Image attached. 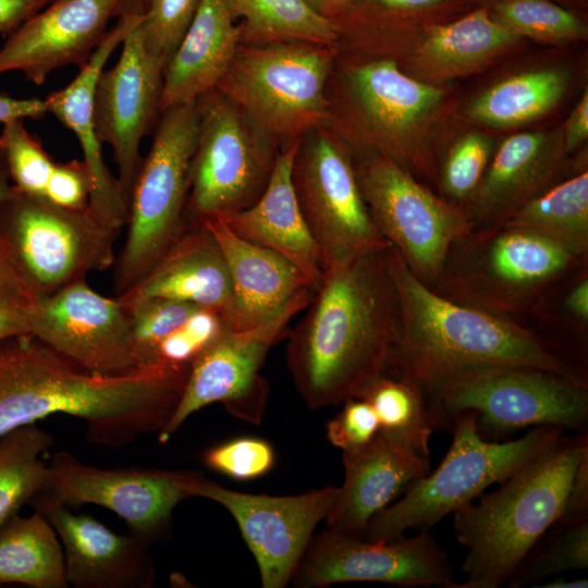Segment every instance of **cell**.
Returning <instances> with one entry per match:
<instances>
[{
    "instance_id": "obj_26",
    "label": "cell",
    "mask_w": 588,
    "mask_h": 588,
    "mask_svg": "<svg viewBox=\"0 0 588 588\" xmlns=\"http://www.w3.org/2000/svg\"><path fill=\"white\" fill-rule=\"evenodd\" d=\"M198 224L212 233L225 258L236 330L256 327L301 296L315 293L303 273L285 257L237 236L221 219L213 217Z\"/></svg>"
},
{
    "instance_id": "obj_53",
    "label": "cell",
    "mask_w": 588,
    "mask_h": 588,
    "mask_svg": "<svg viewBox=\"0 0 588 588\" xmlns=\"http://www.w3.org/2000/svg\"><path fill=\"white\" fill-rule=\"evenodd\" d=\"M314 12L327 17H330L338 12L346 9L351 0H303Z\"/></svg>"
},
{
    "instance_id": "obj_27",
    "label": "cell",
    "mask_w": 588,
    "mask_h": 588,
    "mask_svg": "<svg viewBox=\"0 0 588 588\" xmlns=\"http://www.w3.org/2000/svg\"><path fill=\"white\" fill-rule=\"evenodd\" d=\"M233 20L225 0H200L164 68L160 112L217 89L238 50L242 28Z\"/></svg>"
},
{
    "instance_id": "obj_7",
    "label": "cell",
    "mask_w": 588,
    "mask_h": 588,
    "mask_svg": "<svg viewBox=\"0 0 588 588\" xmlns=\"http://www.w3.org/2000/svg\"><path fill=\"white\" fill-rule=\"evenodd\" d=\"M451 427L453 440L440 465L412 481L397 502L376 513L365 529V539L389 540L409 528L429 531L488 487L504 481L565 432L558 427L537 426L515 440L488 441L479 434L473 412L455 416Z\"/></svg>"
},
{
    "instance_id": "obj_9",
    "label": "cell",
    "mask_w": 588,
    "mask_h": 588,
    "mask_svg": "<svg viewBox=\"0 0 588 588\" xmlns=\"http://www.w3.org/2000/svg\"><path fill=\"white\" fill-rule=\"evenodd\" d=\"M118 233L89 207L64 208L14 186L0 203V242L37 299L112 267Z\"/></svg>"
},
{
    "instance_id": "obj_48",
    "label": "cell",
    "mask_w": 588,
    "mask_h": 588,
    "mask_svg": "<svg viewBox=\"0 0 588 588\" xmlns=\"http://www.w3.org/2000/svg\"><path fill=\"white\" fill-rule=\"evenodd\" d=\"M583 522H588V448L579 457L562 511L554 525H574Z\"/></svg>"
},
{
    "instance_id": "obj_20",
    "label": "cell",
    "mask_w": 588,
    "mask_h": 588,
    "mask_svg": "<svg viewBox=\"0 0 588 588\" xmlns=\"http://www.w3.org/2000/svg\"><path fill=\"white\" fill-rule=\"evenodd\" d=\"M122 0H52L23 22L0 48V74L22 72L40 86L57 69L82 68L103 38Z\"/></svg>"
},
{
    "instance_id": "obj_38",
    "label": "cell",
    "mask_w": 588,
    "mask_h": 588,
    "mask_svg": "<svg viewBox=\"0 0 588 588\" xmlns=\"http://www.w3.org/2000/svg\"><path fill=\"white\" fill-rule=\"evenodd\" d=\"M117 297L128 315L136 353L142 366L157 363L155 357L159 344L201 308L192 303L168 298L126 294Z\"/></svg>"
},
{
    "instance_id": "obj_2",
    "label": "cell",
    "mask_w": 588,
    "mask_h": 588,
    "mask_svg": "<svg viewBox=\"0 0 588 588\" xmlns=\"http://www.w3.org/2000/svg\"><path fill=\"white\" fill-rule=\"evenodd\" d=\"M306 308L286 363L311 409L356 397L387 375L400 328L389 247L328 265Z\"/></svg>"
},
{
    "instance_id": "obj_23",
    "label": "cell",
    "mask_w": 588,
    "mask_h": 588,
    "mask_svg": "<svg viewBox=\"0 0 588 588\" xmlns=\"http://www.w3.org/2000/svg\"><path fill=\"white\" fill-rule=\"evenodd\" d=\"M301 137L277 155L268 184L249 207L221 219L237 236L291 261L316 292L326 265L301 211L292 183V164Z\"/></svg>"
},
{
    "instance_id": "obj_45",
    "label": "cell",
    "mask_w": 588,
    "mask_h": 588,
    "mask_svg": "<svg viewBox=\"0 0 588 588\" xmlns=\"http://www.w3.org/2000/svg\"><path fill=\"white\" fill-rule=\"evenodd\" d=\"M36 296L0 242V341L29 333Z\"/></svg>"
},
{
    "instance_id": "obj_40",
    "label": "cell",
    "mask_w": 588,
    "mask_h": 588,
    "mask_svg": "<svg viewBox=\"0 0 588 588\" xmlns=\"http://www.w3.org/2000/svg\"><path fill=\"white\" fill-rule=\"evenodd\" d=\"M495 10V20L518 36L558 42L586 33L577 16L547 0H503Z\"/></svg>"
},
{
    "instance_id": "obj_32",
    "label": "cell",
    "mask_w": 588,
    "mask_h": 588,
    "mask_svg": "<svg viewBox=\"0 0 588 588\" xmlns=\"http://www.w3.org/2000/svg\"><path fill=\"white\" fill-rule=\"evenodd\" d=\"M518 37L486 10H478L432 27L420 48V61L437 74L454 75L478 65Z\"/></svg>"
},
{
    "instance_id": "obj_21",
    "label": "cell",
    "mask_w": 588,
    "mask_h": 588,
    "mask_svg": "<svg viewBox=\"0 0 588 588\" xmlns=\"http://www.w3.org/2000/svg\"><path fill=\"white\" fill-rule=\"evenodd\" d=\"M53 527L63 551L68 585L77 588H150L156 567L149 544L118 535L86 514L37 494L29 502Z\"/></svg>"
},
{
    "instance_id": "obj_44",
    "label": "cell",
    "mask_w": 588,
    "mask_h": 588,
    "mask_svg": "<svg viewBox=\"0 0 588 588\" xmlns=\"http://www.w3.org/2000/svg\"><path fill=\"white\" fill-rule=\"evenodd\" d=\"M228 327L215 310L201 307L167 336L156 351V362L191 365Z\"/></svg>"
},
{
    "instance_id": "obj_35",
    "label": "cell",
    "mask_w": 588,
    "mask_h": 588,
    "mask_svg": "<svg viewBox=\"0 0 588 588\" xmlns=\"http://www.w3.org/2000/svg\"><path fill=\"white\" fill-rule=\"evenodd\" d=\"M53 445L52 434L37 422L0 439V530L42 489L47 463L41 456Z\"/></svg>"
},
{
    "instance_id": "obj_51",
    "label": "cell",
    "mask_w": 588,
    "mask_h": 588,
    "mask_svg": "<svg viewBox=\"0 0 588 588\" xmlns=\"http://www.w3.org/2000/svg\"><path fill=\"white\" fill-rule=\"evenodd\" d=\"M588 136V95L587 91L573 111L566 128L565 148L571 150Z\"/></svg>"
},
{
    "instance_id": "obj_25",
    "label": "cell",
    "mask_w": 588,
    "mask_h": 588,
    "mask_svg": "<svg viewBox=\"0 0 588 588\" xmlns=\"http://www.w3.org/2000/svg\"><path fill=\"white\" fill-rule=\"evenodd\" d=\"M123 294L206 307L219 314L228 329L236 330L226 261L216 237L203 224H187L151 270Z\"/></svg>"
},
{
    "instance_id": "obj_54",
    "label": "cell",
    "mask_w": 588,
    "mask_h": 588,
    "mask_svg": "<svg viewBox=\"0 0 588 588\" xmlns=\"http://www.w3.org/2000/svg\"><path fill=\"white\" fill-rule=\"evenodd\" d=\"M534 588H587L588 579L587 578H575L567 579L564 577L554 578L544 584H536Z\"/></svg>"
},
{
    "instance_id": "obj_13",
    "label": "cell",
    "mask_w": 588,
    "mask_h": 588,
    "mask_svg": "<svg viewBox=\"0 0 588 588\" xmlns=\"http://www.w3.org/2000/svg\"><path fill=\"white\" fill-rule=\"evenodd\" d=\"M201 476L193 470L100 468L59 451L47 464L38 494L68 507L95 504L120 516L148 544L169 532L174 509L194 497Z\"/></svg>"
},
{
    "instance_id": "obj_3",
    "label": "cell",
    "mask_w": 588,
    "mask_h": 588,
    "mask_svg": "<svg viewBox=\"0 0 588 588\" xmlns=\"http://www.w3.org/2000/svg\"><path fill=\"white\" fill-rule=\"evenodd\" d=\"M389 257L400 328L388 376L409 380L422 391L462 371L493 366L537 367L587 379L513 318L451 302L420 282L391 245Z\"/></svg>"
},
{
    "instance_id": "obj_12",
    "label": "cell",
    "mask_w": 588,
    "mask_h": 588,
    "mask_svg": "<svg viewBox=\"0 0 588 588\" xmlns=\"http://www.w3.org/2000/svg\"><path fill=\"white\" fill-rule=\"evenodd\" d=\"M199 128L185 208L187 224L253 205L265 191L275 157L253 137L243 110L215 89L197 99Z\"/></svg>"
},
{
    "instance_id": "obj_8",
    "label": "cell",
    "mask_w": 588,
    "mask_h": 588,
    "mask_svg": "<svg viewBox=\"0 0 588 588\" xmlns=\"http://www.w3.org/2000/svg\"><path fill=\"white\" fill-rule=\"evenodd\" d=\"M161 113L130 196L126 238L113 265L115 296L134 287L187 228L185 208L199 128L197 100Z\"/></svg>"
},
{
    "instance_id": "obj_46",
    "label": "cell",
    "mask_w": 588,
    "mask_h": 588,
    "mask_svg": "<svg viewBox=\"0 0 588 588\" xmlns=\"http://www.w3.org/2000/svg\"><path fill=\"white\" fill-rule=\"evenodd\" d=\"M342 411L328 421L327 439L342 452L368 444L379 431V421L372 406L360 397L343 402Z\"/></svg>"
},
{
    "instance_id": "obj_18",
    "label": "cell",
    "mask_w": 588,
    "mask_h": 588,
    "mask_svg": "<svg viewBox=\"0 0 588 588\" xmlns=\"http://www.w3.org/2000/svg\"><path fill=\"white\" fill-rule=\"evenodd\" d=\"M29 334L93 373L118 376L144 367L124 305L117 296L100 295L86 280L38 298Z\"/></svg>"
},
{
    "instance_id": "obj_50",
    "label": "cell",
    "mask_w": 588,
    "mask_h": 588,
    "mask_svg": "<svg viewBox=\"0 0 588 588\" xmlns=\"http://www.w3.org/2000/svg\"><path fill=\"white\" fill-rule=\"evenodd\" d=\"M47 113L44 99H19L0 94V123L15 119H40Z\"/></svg>"
},
{
    "instance_id": "obj_16",
    "label": "cell",
    "mask_w": 588,
    "mask_h": 588,
    "mask_svg": "<svg viewBox=\"0 0 588 588\" xmlns=\"http://www.w3.org/2000/svg\"><path fill=\"white\" fill-rule=\"evenodd\" d=\"M292 581L304 588L350 581L448 588L453 572L448 554L429 531L368 540L328 528L313 536Z\"/></svg>"
},
{
    "instance_id": "obj_33",
    "label": "cell",
    "mask_w": 588,
    "mask_h": 588,
    "mask_svg": "<svg viewBox=\"0 0 588 588\" xmlns=\"http://www.w3.org/2000/svg\"><path fill=\"white\" fill-rule=\"evenodd\" d=\"M356 397L375 409L378 433L422 456H430L429 440L434 426L422 389L406 379L382 375Z\"/></svg>"
},
{
    "instance_id": "obj_43",
    "label": "cell",
    "mask_w": 588,
    "mask_h": 588,
    "mask_svg": "<svg viewBox=\"0 0 588 588\" xmlns=\"http://www.w3.org/2000/svg\"><path fill=\"white\" fill-rule=\"evenodd\" d=\"M274 461V451L270 443L253 437L220 443L204 454L207 467L242 481L264 476L272 468Z\"/></svg>"
},
{
    "instance_id": "obj_24",
    "label": "cell",
    "mask_w": 588,
    "mask_h": 588,
    "mask_svg": "<svg viewBox=\"0 0 588 588\" xmlns=\"http://www.w3.org/2000/svg\"><path fill=\"white\" fill-rule=\"evenodd\" d=\"M342 463L344 481L324 522L354 537H364L370 518L430 470V458L379 433L365 446L342 452Z\"/></svg>"
},
{
    "instance_id": "obj_22",
    "label": "cell",
    "mask_w": 588,
    "mask_h": 588,
    "mask_svg": "<svg viewBox=\"0 0 588 588\" xmlns=\"http://www.w3.org/2000/svg\"><path fill=\"white\" fill-rule=\"evenodd\" d=\"M142 17L143 12L125 11L114 27L105 34L74 79L44 99L47 112L54 115L78 139L83 160L91 175L90 210L118 232L126 225L128 209L118 177L110 172L102 156V143L94 123V96L97 79L110 56Z\"/></svg>"
},
{
    "instance_id": "obj_39",
    "label": "cell",
    "mask_w": 588,
    "mask_h": 588,
    "mask_svg": "<svg viewBox=\"0 0 588 588\" xmlns=\"http://www.w3.org/2000/svg\"><path fill=\"white\" fill-rule=\"evenodd\" d=\"M0 152L13 186L26 194L45 196L54 160L41 142L25 127L24 120L2 123Z\"/></svg>"
},
{
    "instance_id": "obj_49",
    "label": "cell",
    "mask_w": 588,
    "mask_h": 588,
    "mask_svg": "<svg viewBox=\"0 0 588 588\" xmlns=\"http://www.w3.org/2000/svg\"><path fill=\"white\" fill-rule=\"evenodd\" d=\"M52 0H0V34L10 35Z\"/></svg>"
},
{
    "instance_id": "obj_19",
    "label": "cell",
    "mask_w": 588,
    "mask_h": 588,
    "mask_svg": "<svg viewBox=\"0 0 588 588\" xmlns=\"http://www.w3.org/2000/svg\"><path fill=\"white\" fill-rule=\"evenodd\" d=\"M139 23L124 38L115 64L101 71L94 96L96 133L112 147L127 209L143 162L140 142L159 111L164 71V64L146 49Z\"/></svg>"
},
{
    "instance_id": "obj_47",
    "label": "cell",
    "mask_w": 588,
    "mask_h": 588,
    "mask_svg": "<svg viewBox=\"0 0 588 588\" xmlns=\"http://www.w3.org/2000/svg\"><path fill=\"white\" fill-rule=\"evenodd\" d=\"M91 175L84 160L54 162L47 182L45 196L69 209L89 207Z\"/></svg>"
},
{
    "instance_id": "obj_28",
    "label": "cell",
    "mask_w": 588,
    "mask_h": 588,
    "mask_svg": "<svg viewBox=\"0 0 588 588\" xmlns=\"http://www.w3.org/2000/svg\"><path fill=\"white\" fill-rule=\"evenodd\" d=\"M555 162L540 133H519L506 138L465 208L471 231L502 226L537 195L554 171Z\"/></svg>"
},
{
    "instance_id": "obj_11",
    "label": "cell",
    "mask_w": 588,
    "mask_h": 588,
    "mask_svg": "<svg viewBox=\"0 0 588 588\" xmlns=\"http://www.w3.org/2000/svg\"><path fill=\"white\" fill-rule=\"evenodd\" d=\"M356 174L379 232L432 289L453 243L471 231L465 210L433 195L384 155L365 161Z\"/></svg>"
},
{
    "instance_id": "obj_30",
    "label": "cell",
    "mask_w": 588,
    "mask_h": 588,
    "mask_svg": "<svg viewBox=\"0 0 588 588\" xmlns=\"http://www.w3.org/2000/svg\"><path fill=\"white\" fill-rule=\"evenodd\" d=\"M65 588L61 542L44 515L14 516L0 530V585Z\"/></svg>"
},
{
    "instance_id": "obj_36",
    "label": "cell",
    "mask_w": 588,
    "mask_h": 588,
    "mask_svg": "<svg viewBox=\"0 0 588 588\" xmlns=\"http://www.w3.org/2000/svg\"><path fill=\"white\" fill-rule=\"evenodd\" d=\"M232 16L245 21L247 38L262 44L302 41L330 46L336 39L331 20L303 0H225Z\"/></svg>"
},
{
    "instance_id": "obj_5",
    "label": "cell",
    "mask_w": 588,
    "mask_h": 588,
    "mask_svg": "<svg viewBox=\"0 0 588 588\" xmlns=\"http://www.w3.org/2000/svg\"><path fill=\"white\" fill-rule=\"evenodd\" d=\"M437 428L463 412L476 415L479 434L499 441L522 429L552 426L588 433V382L528 366L465 370L424 391Z\"/></svg>"
},
{
    "instance_id": "obj_6",
    "label": "cell",
    "mask_w": 588,
    "mask_h": 588,
    "mask_svg": "<svg viewBox=\"0 0 588 588\" xmlns=\"http://www.w3.org/2000/svg\"><path fill=\"white\" fill-rule=\"evenodd\" d=\"M580 258L531 231L502 225L470 231L451 246L431 289L463 306L512 318L534 310Z\"/></svg>"
},
{
    "instance_id": "obj_55",
    "label": "cell",
    "mask_w": 588,
    "mask_h": 588,
    "mask_svg": "<svg viewBox=\"0 0 588 588\" xmlns=\"http://www.w3.org/2000/svg\"><path fill=\"white\" fill-rule=\"evenodd\" d=\"M391 8L416 9L433 5L441 0H372Z\"/></svg>"
},
{
    "instance_id": "obj_52",
    "label": "cell",
    "mask_w": 588,
    "mask_h": 588,
    "mask_svg": "<svg viewBox=\"0 0 588 588\" xmlns=\"http://www.w3.org/2000/svg\"><path fill=\"white\" fill-rule=\"evenodd\" d=\"M564 305L566 311L581 324L588 321V278L585 274L568 291Z\"/></svg>"
},
{
    "instance_id": "obj_1",
    "label": "cell",
    "mask_w": 588,
    "mask_h": 588,
    "mask_svg": "<svg viewBox=\"0 0 588 588\" xmlns=\"http://www.w3.org/2000/svg\"><path fill=\"white\" fill-rule=\"evenodd\" d=\"M189 368L158 362L102 376L84 370L33 334L5 338L0 341V439L61 413L85 420L93 443L127 444L167 425Z\"/></svg>"
},
{
    "instance_id": "obj_42",
    "label": "cell",
    "mask_w": 588,
    "mask_h": 588,
    "mask_svg": "<svg viewBox=\"0 0 588 588\" xmlns=\"http://www.w3.org/2000/svg\"><path fill=\"white\" fill-rule=\"evenodd\" d=\"M490 151V142L481 134H468L454 145L441 177L442 189L451 200H470L488 168Z\"/></svg>"
},
{
    "instance_id": "obj_14",
    "label": "cell",
    "mask_w": 588,
    "mask_h": 588,
    "mask_svg": "<svg viewBox=\"0 0 588 588\" xmlns=\"http://www.w3.org/2000/svg\"><path fill=\"white\" fill-rule=\"evenodd\" d=\"M292 183L326 267L389 247L366 206L348 152L333 137L317 132L301 138Z\"/></svg>"
},
{
    "instance_id": "obj_4",
    "label": "cell",
    "mask_w": 588,
    "mask_h": 588,
    "mask_svg": "<svg viewBox=\"0 0 588 588\" xmlns=\"http://www.w3.org/2000/svg\"><path fill=\"white\" fill-rule=\"evenodd\" d=\"M588 433L562 436L490 493L453 513L456 540L467 550L466 578L448 588H499L558 520Z\"/></svg>"
},
{
    "instance_id": "obj_29",
    "label": "cell",
    "mask_w": 588,
    "mask_h": 588,
    "mask_svg": "<svg viewBox=\"0 0 588 588\" xmlns=\"http://www.w3.org/2000/svg\"><path fill=\"white\" fill-rule=\"evenodd\" d=\"M351 87L372 126L391 135L409 130L442 97L441 89L406 76L389 60L356 68L351 74Z\"/></svg>"
},
{
    "instance_id": "obj_10",
    "label": "cell",
    "mask_w": 588,
    "mask_h": 588,
    "mask_svg": "<svg viewBox=\"0 0 588 588\" xmlns=\"http://www.w3.org/2000/svg\"><path fill=\"white\" fill-rule=\"evenodd\" d=\"M331 63L329 46L310 42L238 48L217 89L261 132L294 140L326 113L324 86Z\"/></svg>"
},
{
    "instance_id": "obj_37",
    "label": "cell",
    "mask_w": 588,
    "mask_h": 588,
    "mask_svg": "<svg viewBox=\"0 0 588 588\" xmlns=\"http://www.w3.org/2000/svg\"><path fill=\"white\" fill-rule=\"evenodd\" d=\"M551 528L513 572L506 581L510 588L532 587L549 576L588 568V522Z\"/></svg>"
},
{
    "instance_id": "obj_34",
    "label": "cell",
    "mask_w": 588,
    "mask_h": 588,
    "mask_svg": "<svg viewBox=\"0 0 588 588\" xmlns=\"http://www.w3.org/2000/svg\"><path fill=\"white\" fill-rule=\"evenodd\" d=\"M565 85V75L552 70L515 75L481 95L471 105L469 117L494 127L525 123L552 110Z\"/></svg>"
},
{
    "instance_id": "obj_17",
    "label": "cell",
    "mask_w": 588,
    "mask_h": 588,
    "mask_svg": "<svg viewBox=\"0 0 588 588\" xmlns=\"http://www.w3.org/2000/svg\"><path fill=\"white\" fill-rule=\"evenodd\" d=\"M339 487L294 495H268L228 489L203 475L194 497L221 504L235 519L253 553L265 588H283L294 576L314 530L324 520Z\"/></svg>"
},
{
    "instance_id": "obj_41",
    "label": "cell",
    "mask_w": 588,
    "mask_h": 588,
    "mask_svg": "<svg viewBox=\"0 0 588 588\" xmlns=\"http://www.w3.org/2000/svg\"><path fill=\"white\" fill-rule=\"evenodd\" d=\"M200 0H147L138 25L146 49L164 68L187 32Z\"/></svg>"
},
{
    "instance_id": "obj_15",
    "label": "cell",
    "mask_w": 588,
    "mask_h": 588,
    "mask_svg": "<svg viewBox=\"0 0 588 588\" xmlns=\"http://www.w3.org/2000/svg\"><path fill=\"white\" fill-rule=\"evenodd\" d=\"M314 294L301 296L256 327L226 329L203 350L191 364L174 413L158 432L159 442L169 441L192 414L212 403H222L235 417L258 422L268 397V383L259 375L260 367L291 319L308 306Z\"/></svg>"
},
{
    "instance_id": "obj_31",
    "label": "cell",
    "mask_w": 588,
    "mask_h": 588,
    "mask_svg": "<svg viewBox=\"0 0 588 588\" xmlns=\"http://www.w3.org/2000/svg\"><path fill=\"white\" fill-rule=\"evenodd\" d=\"M503 225L542 235L584 259L588 253L587 171L530 198Z\"/></svg>"
},
{
    "instance_id": "obj_56",
    "label": "cell",
    "mask_w": 588,
    "mask_h": 588,
    "mask_svg": "<svg viewBox=\"0 0 588 588\" xmlns=\"http://www.w3.org/2000/svg\"><path fill=\"white\" fill-rule=\"evenodd\" d=\"M12 188L13 184L11 182L8 168L4 158L0 152V203L10 195Z\"/></svg>"
}]
</instances>
